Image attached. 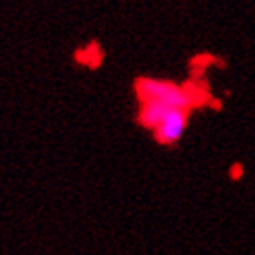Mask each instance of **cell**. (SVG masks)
<instances>
[{"mask_svg": "<svg viewBox=\"0 0 255 255\" xmlns=\"http://www.w3.org/2000/svg\"><path fill=\"white\" fill-rule=\"evenodd\" d=\"M133 95L137 104L157 102L171 110H223V101L212 93L210 82L201 73H191L184 82L157 79L149 75H137L133 79Z\"/></svg>", "mask_w": 255, "mask_h": 255, "instance_id": "cell-1", "label": "cell"}, {"mask_svg": "<svg viewBox=\"0 0 255 255\" xmlns=\"http://www.w3.org/2000/svg\"><path fill=\"white\" fill-rule=\"evenodd\" d=\"M104 59V51L101 49V46L97 42H90L84 48H79L73 53V60L79 66H84V68H99Z\"/></svg>", "mask_w": 255, "mask_h": 255, "instance_id": "cell-3", "label": "cell"}, {"mask_svg": "<svg viewBox=\"0 0 255 255\" xmlns=\"http://www.w3.org/2000/svg\"><path fill=\"white\" fill-rule=\"evenodd\" d=\"M191 110H173L164 117V121L151 131V137L162 148H173L179 144L188 126H190Z\"/></svg>", "mask_w": 255, "mask_h": 255, "instance_id": "cell-2", "label": "cell"}]
</instances>
